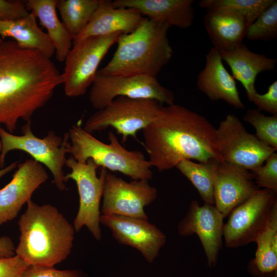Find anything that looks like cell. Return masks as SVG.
Here are the masks:
<instances>
[{
  "label": "cell",
  "mask_w": 277,
  "mask_h": 277,
  "mask_svg": "<svg viewBox=\"0 0 277 277\" xmlns=\"http://www.w3.org/2000/svg\"><path fill=\"white\" fill-rule=\"evenodd\" d=\"M29 266L16 255L0 258V277H23Z\"/></svg>",
  "instance_id": "obj_34"
},
{
  "label": "cell",
  "mask_w": 277,
  "mask_h": 277,
  "mask_svg": "<svg viewBox=\"0 0 277 277\" xmlns=\"http://www.w3.org/2000/svg\"><path fill=\"white\" fill-rule=\"evenodd\" d=\"M224 218L214 205L204 203L201 206L197 201L193 200L177 226L181 236L194 234L198 236L210 268L216 266L222 248Z\"/></svg>",
  "instance_id": "obj_14"
},
{
  "label": "cell",
  "mask_w": 277,
  "mask_h": 277,
  "mask_svg": "<svg viewBox=\"0 0 277 277\" xmlns=\"http://www.w3.org/2000/svg\"><path fill=\"white\" fill-rule=\"evenodd\" d=\"M120 34L89 37L73 44L62 73L67 96L77 97L86 93L94 82L100 63Z\"/></svg>",
  "instance_id": "obj_8"
},
{
  "label": "cell",
  "mask_w": 277,
  "mask_h": 277,
  "mask_svg": "<svg viewBox=\"0 0 277 277\" xmlns=\"http://www.w3.org/2000/svg\"><path fill=\"white\" fill-rule=\"evenodd\" d=\"M22 131V135H14L0 126V167L3 168L9 152L24 151L48 168L53 175V182L56 187L60 190H65L66 182L63 168L67 161L68 132L62 137L50 130L45 137H38L32 132L31 122H26Z\"/></svg>",
  "instance_id": "obj_6"
},
{
  "label": "cell",
  "mask_w": 277,
  "mask_h": 277,
  "mask_svg": "<svg viewBox=\"0 0 277 277\" xmlns=\"http://www.w3.org/2000/svg\"><path fill=\"white\" fill-rule=\"evenodd\" d=\"M260 111H264L277 115V81H274L264 94L255 93L251 100Z\"/></svg>",
  "instance_id": "obj_32"
},
{
  "label": "cell",
  "mask_w": 277,
  "mask_h": 277,
  "mask_svg": "<svg viewBox=\"0 0 277 277\" xmlns=\"http://www.w3.org/2000/svg\"><path fill=\"white\" fill-rule=\"evenodd\" d=\"M48 179L43 165L33 159L18 164L12 180L0 189V227L17 216L33 192Z\"/></svg>",
  "instance_id": "obj_16"
},
{
  "label": "cell",
  "mask_w": 277,
  "mask_h": 277,
  "mask_svg": "<svg viewBox=\"0 0 277 277\" xmlns=\"http://www.w3.org/2000/svg\"><path fill=\"white\" fill-rule=\"evenodd\" d=\"M219 52L230 67L233 77L243 85L249 101L257 92L255 82L258 75L273 70L276 63V58L253 52L243 43L230 51Z\"/></svg>",
  "instance_id": "obj_21"
},
{
  "label": "cell",
  "mask_w": 277,
  "mask_h": 277,
  "mask_svg": "<svg viewBox=\"0 0 277 277\" xmlns=\"http://www.w3.org/2000/svg\"><path fill=\"white\" fill-rule=\"evenodd\" d=\"M100 221L110 229L119 243L136 249L149 263L153 262L166 243L165 234L148 220L102 214Z\"/></svg>",
  "instance_id": "obj_15"
},
{
  "label": "cell",
  "mask_w": 277,
  "mask_h": 277,
  "mask_svg": "<svg viewBox=\"0 0 277 277\" xmlns=\"http://www.w3.org/2000/svg\"><path fill=\"white\" fill-rule=\"evenodd\" d=\"M29 13L22 1L0 0V21L18 19Z\"/></svg>",
  "instance_id": "obj_35"
},
{
  "label": "cell",
  "mask_w": 277,
  "mask_h": 277,
  "mask_svg": "<svg viewBox=\"0 0 277 277\" xmlns=\"http://www.w3.org/2000/svg\"><path fill=\"white\" fill-rule=\"evenodd\" d=\"M200 91L211 101L222 100L238 109H244L235 79L225 67L220 52L211 48L206 55L204 68L196 79Z\"/></svg>",
  "instance_id": "obj_18"
},
{
  "label": "cell",
  "mask_w": 277,
  "mask_h": 277,
  "mask_svg": "<svg viewBox=\"0 0 277 277\" xmlns=\"http://www.w3.org/2000/svg\"><path fill=\"white\" fill-rule=\"evenodd\" d=\"M216 160L201 163L185 160L175 167L190 181L205 204L214 205L213 178Z\"/></svg>",
  "instance_id": "obj_27"
},
{
  "label": "cell",
  "mask_w": 277,
  "mask_h": 277,
  "mask_svg": "<svg viewBox=\"0 0 277 277\" xmlns=\"http://www.w3.org/2000/svg\"><path fill=\"white\" fill-rule=\"evenodd\" d=\"M20 216L15 255L29 265L54 267L66 260L73 245L74 228L54 206L31 199Z\"/></svg>",
  "instance_id": "obj_3"
},
{
  "label": "cell",
  "mask_w": 277,
  "mask_h": 277,
  "mask_svg": "<svg viewBox=\"0 0 277 277\" xmlns=\"http://www.w3.org/2000/svg\"><path fill=\"white\" fill-rule=\"evenodd\" d=\"M68 133L67 152L76 161L86 163L91 159L98 167L119 172L132 180L152 178V166L144 154L126 149L112 131L108 133L109 144L97 140L78 124L72 126Z\"/></svg>",
  "instance_id": "obj_5"
},
{
  "label": "cell",
  "mask_w": 277,
  "mask_h": 277,
  "mask_svg": "<svg viewBox=\"0 0 277 277\" xmlns=\"http://www.w3.org/2000/svg\"><path fill=\"white\" fill-rule=\"evenodd\" d=\"M244 37L250 41H268L277 38V1L274 0L247 26Z\"/></svg>",
  "instance_id": "obj_29"
},
{
  "label": "cell",
  "mask_w": 277,
  "mask_h": 277,
  "mask_svg": "<svg viewBox=\"0 0 277 277\" xmlns=\"http://www.w3.org/2000/svg\"><path fill=\"white\" fill-rule=\"evenodd\" d=\"M100 0H57L62 23L74 38L87 26Z\"/></svg>",
  "instance_id": "obj_26"
},
{
  "label": "cell",
  "mask_w": 277,
  "mask_h": 277,
  "mask_svg": "<svg viewBox=\"0 0 277 277\" xmlns=\"http://www.w3.org/2000/svg\"><path fill=\"white\" fill-rule=\"evenodd\" d=\"M255 129V136L277 150V115L266 116L257 109H249L243 116Z\"/></svg>",
  "instance_id": "obj_30"
},
{
  "label": "cell",
  "mask_w": 277,
  "mask_h": 277,
  "mask_svg": "<svg viewBox=\"0 0 277 277\" xmlns=\"http://www.w3.org/2000/svg\"><path fill=\"white\" fill-rule=\"evenodd\" d=\"M162 105L152 99L118 96L91 115L83 129L91 133L112 127L125 143L129 136L136 138V132L152 121Z\"/></svg>",
  "instance_id": "obj_7"
},
{
  "label": "cell",
  "mask_w": 277,
  "mask_h": 277,
  "mask_svg": "<svg viewBox=\"0 0 277 277\" xmlns=\"http://www.w3.org/2000/svg\"><path fill=\"white\" fill-rule=\"evenodd\" d=\"M194 0H115L116 8H131L147 18L169 26L187 29L194 18Z\"/></svg>",
  "instance_id": "obj_20"
},
{
  "label": "cell",
  "mask_w": 277,
  "mask_h": 277,
  "mask_svg": "<svg viewBox=\"0 0 277 277\" xmlns=\"http://www.w3.org/2000/svg\"><path fill=\"white\" fill-rule=\"evenodd\" d=\"M142 130L148 161L159 172L185 160L201 163L221 160L216 128L206 117L182 105H162Z\"/></svg>",
  "instance_id": "obj_2"
},
{
  "label": "cell",
  "mask_w": 277,
  "mask_h": 277,
  "mask_svg": "<svg viewBox=\"0 0 277 277\" xmlns=\"http://www.w3.org/2000/svg\"><path fill=\"white\" fill-rule=\"evenodd\" d=\"M213 188L214 205L225 217L260 189L249 170L221 160L215 162Z\"/></svg>",
  "instance_id": "obj_17"
},
{
  "label": "cell",
  "mask_w": 277,
  "mask_h": 277,
  "mask_svg": "<svg viewBox=\"0 0 277 277\" xmlns=\"http://www.w3.org/2000/svg\"><path fill=\"white\" fill-rule=\"evenodd\" d=\"M169 28L166 24L144 17L133 31L119 35L112 58L97 73L156 77L173 55L167 36Z\"/></svg>",
  "instance_id": "obj_4"
},
{
  "label": "cell",
  "mask_w": 277,
  "mask_h": 277,
  "mask_svg": "<svg viewBox=\"0 0 277 277\" xmlns=\"http://www.w3.org/2000/svg\"><path fill=\"white\" fill-rule=\"evenodd\" d=\"M254 258L248 270L254 277H277V203L265 230L257 238Z\"/></svg>",
  "instance_id": "obj_25"
},
{
  "label": "cell",
  "mask_w": 277,
  "mask_h": 277,
  "mask_svg": "<svg viewBox=\"0 0 277 277\" xmlns=\"http://www.w3.org/2000/svg\"><path fill=\"white\" fill-rule=\"evenodd\" d=\"M17 162H15L11 163L9 166L0 169V179L5 174L8 173L9 172L15 169L17 167Z\"/></svg>",
  "instance_id": "obj_37"
},
{
  "label": "cell",
  "mask_w": 277,
  "mask_h": 277,
  "mask_svg": "<svg viewBox=\"0 0 277 277\" xmlns=\"http://www.w3.org/2000/svg\"><path fill=\"white\" fill-rule=\"evenodd\" d=\"M57 0H28L27 10L37 17L55 48L57 60L63 62L72 48L73 36L60 22L56 14Z\"/></svg>",
  "instance_id": "obj_24"
},
{
  "label": "cell",
  "mask_w": 277,
  "mask_h": 277,
  "mask_svg": "<svg viewBox=\"0 0 277 277\" xmlns=\"http://www.w3.org/2000/svg\"><path fill=\"white\" fill-rule=\"evenodd\" d=\"M152 99L161 104H174L172 91L149 75H104L96 74L89 95L92 106L103 109L118 96Z\"/></svg>",
  "instance_id": "obj_12"
},
{
  "label": "cell",
  "mask_w": 277,
  "mask_h": 277,
  "mask_svg": "<svg viewBox=\"0 0 277 277\" xmlns=\"http://www.w3.org/2000/svg\"><path fill=\"white\" fill-rule=\"evenodd\" d=\"M15 248L10 237L3 236L0 238V258H10L15 255Z\"/></svg>",
  "instance_id": "obj_36"
},
{
  "label": "cell",
  "mask_w": 277,
  "mask_h": 277,
  "mask_svg": "<svg viewBox=\"0 0 277 277\" xmlns=\"http://www.w3.org/2000/svg\"><path fill=\"white\" fill-rule=\"evenodd\" d=\"M276 203V193L263 188L234 208L224 224L225 246L235 248L255 242L267 227Z\"/></svg>",
  "instance_id": "obj_9"
},
{
  "label": "cell",
  "mask_w": 277,
  "mask_h": 277,
  "mask_svg": "<svg viewBox=\"0 0 277 277\" xmlns=\"http://www.w3.org/2000/svg\"><path fill=\"white\" fill-rule=\"evenodd\" d=\"M32 13L13 20L0 21V36L4 41L11 37L22 48L36 50L49 58L55 48L47 33L38 26Z\"/></svg>",
  "instance_id": "obj_23"
},
{
  "label": "cell",
  "mask_w": 277,
  "mask_h": 277,
  "mask_svg": "<svg viewBox=\"0 0 277 277\" xmlns=\"http://www.w3.org/2000/svg\"><path fill=\"white\" fill-rule=\"evenodd\" d=\"M3 41V39L1 38V37H0V43H1V42H2Z\"/></svg>",
  "instance_id": "obj_38"
},
{
  "label": "cell",
  "mask_w": 277,
  "mask_h": 277,
  "mask_svg": "<svg viewBox=\"0 0 277 277\" xmlns=\"http://www.w3.org/2000/svg\"><path fill=\"white\" fill-rule=\"evenodd\" d=\"M157 196L155 187L149 180L127 182L107 172L103 193L101 212L103 215H117L148 220L144 208Z\"/></svg>",
  "instance_id": "obj_13"
},
{
  "label": "cell",
  "mask_w": 277,
  "mask_h": 277,
  "mask_svg": "<svg viewBox=\"0 0 277 277\" xmlns=\"http://www.w3.org/2000/svg\"><path fill=\"white\" fill-rule=\"evenodd\" d=\"M265 164L250 171L253 179L259 187L268 189L277 193V153H272L265 161Z\"/></svg>",
  "instance_id": "obj_31"
},
{
  "label": "cell",
  "mask_w": 277,
  "mask_h": 277,
  "mask_svg": "<svg viewBox=\"0 0 277 277\" xmlns=\"http://www.w3.org/2000/svg\"><path fill=\"white\" fill-rule=\"evenodd\" d=\"M144 18L135 9L116 8L111 1L100 0L98 7L88 24L73 38V44L89 37L115 33H130L139 26Z\"/></svg>",
  "instance_id": "obj_19"
},
{
  "label": "cell",
  "mask_w": 277,
  "mask_h": 277,
  "mask_svg": "<svg viewBox=\"0 0 277 277\" xmlns=\"http://www.w3.org/2000/svg\"><path fill=\"white\" fill-rule=\"evenodd\" d=\"M63 84L54 63L39 52L15 41L0 43V126L12 133L19 120L26 122Z\"/></svg>",
  "instance_id": "obj_1"
},
{
  "label": "cell",
  "mask_w": 277,
  "mask_h": 277,
  "mask_svg": "<svg viewBox=\"0 0 277 277\" xmlns=\"http://www.w3.org/2000/svg\"><path fill=\"white\" fill-rule=\"evenodd\" d=\"M221 160L250 171L263 165L276 150L248 132L239 118L228 114L216 129Z\"/></svg>",
  "instance_id": "obj_10"
},
{
  "label": "cell",
  "mask_w": 277,
  "mask_h": 277,
  "mask_svg": "<svg viewBox=\"0 0 277 277\" xmlns=\"http://www.w3.org/2000/svg\"><path fill=\"white\" fill-rule=\"evenodd\" d=\"M203 19L213 47L219 52L230 51L243 43L248 24L240 14L226 10L207 11Z\"/></svg>",
  "instance_id": "obj_22"
},
{
  "label": "cell",
  "mask_w": 277,
  "mask_h": 277,
  "mask_svg": "<svg viewBox=\"0 0 277 277\" xmlns=\"http://www.w3.org/2000/svg\"><path fill=\"white\" fill-rule=\"evenodd\" d=\"M274 0H201L198 5L207 11L226 10L244 16L248 25L268 7Z\"/></svg>",
  "instance_id": "obj_28"
},
{
  "label": "cell",
  "mask_w": 277,
  "mask_h": 277,
  "mask_svg": "<svg viewBox=\"0 0 277 277\" xmlns=\"http://www.w3.org/2000/svg\"><path fill=\"white\" fill-rule=\"evenodd\" d=\"M23 277H88L81 271L58 270L54 267L30 265Z\"/></svg>",
  "instance_id": "obj_33"
},
{
  "label": "cell",
  "mask_w": 277,
  "mask_h": 277,
  "mask_svg": "<svg viewBox=\"0 0 277 277\" xmlns=\"http://www.w3.org/2000/svg\"><path fill=\"white\" fill-rule=\"evenodd\" d=\"M66 166L71 171L65 175V181L73 180L79 195V208L73 222L74 230L79 231L86 226L96 240H100L102 238L100 221V203L108 171L102 168L98 176L96 170L98 166L92 160L88 159L86 163H81L71 156L67 159Z\"/></svg>",
  "instance_id": "obj_11"
}]
</instances>
